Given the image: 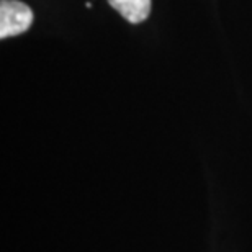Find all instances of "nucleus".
Here are the masks:
<instances>
[{
    "instance_id": "obj_2",
    "label": "nucleus",
    "mask_w": 252,
    "mask_h": 252,
    "mask_svg": "<svg viewBox=\"0 0 252 252\" xmlns=\"http://www.w3.org/2000/svg\"><path fill=\"white\" fill-rule=\"evenodd\" d=\"M108 3L133 25L144 22L151 13V0H108Z\"/></svg>"
},
{
    "instance_id": "obj_1",
    "label": "nucleus",
    "mask_w": 252,
    "mask_h": 252,
    "mask_svg": "<svg viewBox=\"0 0 252 252\" xmlns=\"http://www.w3.org/2000/svg\"><path fill=\"white\" fill-rule=\"evenodd\" d=\"M33 23V10L18 0L0 2V38H10L27 32Z\"/></svg>"
}]
</instances>
